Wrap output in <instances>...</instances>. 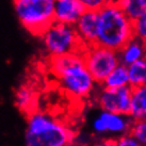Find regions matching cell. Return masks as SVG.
<instances>
[{
  "instance_id": "21",
  "label": "cell",
  "mask_w": 146,
  "mask_h": 146,
  "mask_svg": "<svg viewBox=\"0 0 146 146\" xmlns=\"http://www.w3.org/2000/svg\"><path fill=\"white\" fill-rule=\"evenodd\" d=\"M92 127H93V130L98 134H104L107 133V130H106V126L105 123L102 122V119L99 116L96 117L92 123Z\"/></svg>"
},
{
  "instance_id": "10",
  "label": "cell",
  "mask_w": 146,
  "mask_h": 146,
  "mask_svg": "<svg viewBox=\"0 0 146 146\" xmlns=\"http://www.w3.org/2000/svg\"><path fill=\"white\" fill-rule=\"evenodd\" d=\"M105 123L106 130L108 133L114 135H123L129 133L134 119L129 114H122L102 110L98 115Z\"/></svg>"
},
{
  "instance_id": "11",
  "label": "cell",
  "mask_w": 146,
  "mask_h": 146,
  "mask_svg": "<svg viewBox=\"0 0 146 146\" xmlns=\"http://www.w3.org/2000/svg\"><path fill=\"white\" fill-rule=\"evenodd\" d=\"M145 42L135 35L118 50L119 63L126 66H129L130 64L145 58Z\"/></svg>"
},
{
  "instance_id": "18",
  "label": "cell",
  "mask_w": 146,
  "mask_h": 146,
  "mask_svg": "<svg viewBox=\"0 0 146 146\" xmlns=\"http://www.w3.org/2000/svg\"><path fill=\"white\" fill-rule=\"evenodd\" d=\"M134 35L145 41L146 40V13L133 21Z\"/></svg>"
},
{
  "instance_id": "22",
  "label": "cell",
  "mask_w": 146,
  "mask_h": 146,
  "mask_svg": "<svg viewBox=\"0 0 146 146\" xmlns=\"http://www.w3.org/2000/svg\"><path fill=\"white\" fill-rule=\"evenodd\" d=\"M144 42H145V50H146V40ZM145 58H146V56H145Z\"/></svg>"
},
{
  "instance_id": "23",
  "label": "cell",
  "mask_w": 146,
  "mask_h": 146,
  "mask_svg": "<svg viewBox=\"0 0 146 146\" xmlns=\"http://www.w3.org/2000/svg\"><path fill=\"white\" fill-rule=\"evenodd\" d=\"M115 1H118V0H115Z\"/></svg>"
},
{
  "instance_id": "3",
  "label": "cell",
  "mask_w": 146,
  "mask_h": 146,
  "mask_svg": "<svg viewBox=\"0 0 146 146\" xmlns=\"http://www.w3.org/2000/svg\"><path fill=\"white\" fill-rule=\"evenodd\" d=\"M97 44L119 50L134 36L133 21L112 0L99 11Z\"/></svg>"
},
{
  "instance_id": "6",
  "label": "cell",
  "mask_w": 146,
  "mask_h": 146,
  "mask_svg": "<svg viewBox=\"0 0 146 146\" xmlns=\"http://www.w3.org/2000/svg\"><path fill=\"white\" fill-rule=\"evenodd\" d=\"M84 63L95 81L102 84L107 76L119 64L118 51L99 44L89 46L83 51Z\"/></svg>"
},
{
  "instance_id": "19",
  "label": "cell",
  "mask_w": 146,
  "mask_h": 146,
  "mask_svg": "<svg viewBox=\"0 0 146 146\" xmlns=\"http://www.w3.org/2000/svg\"><path fill=\"white\" fill-rule=\"evenodd\" d=\"M86 10L99 11L112 0H80Z\"/></svg>"
},
{
  "instance_id": "14",
  "label": "cell",
  "mask_w": 146,
  "mask_h": 146,
  "mask_svg": "<svg viewBox=\"0 0 146 146\" xmlns=\"http://www.w3.org/2000/svg\"><path fill=\"white\" fill-rule=\"evenodd\" d=\"M102 85L105 88L110 89H118L122 86L129 85V74H128V66L119 63L111 73L107 76Z\"/></svg>"
},
{
  "instance_id": "2",
  "label": "cell",
  "mask_w": 146,
  "mask_h": 146,
  "mask_svg": "<svg viewBox=\"0 0 146 146\" xmlns=\"http://www.w3.org/2000/svg\"><path fill=\"white\" fill-rule=\"evenodd\" d=\"M75 133L48 112L34 110L28 114L25 142L29 146H66Z\"/></svg>"
},
{
  "instance_id": "8",
  "label": "cell",
  "mask_w": 146,
  "mask_h": 146,
  "mask_svg": "<svg viewBox=\"0 0 146 146\" xmlns=\"http://www.w3.org/2000/svg\"><path fill=\"white\" fill-rule=\"evenodd\" d=\"M74 26L85 47L97 44L98 26H99L98 11L85 10Z\"/></svg>"
},
{
  "instance_id": "12",
  "label": "cell",
  "mask_w": 146,
  "mask_h": 146,
  "mask_svg": "<svg viewBox=\"0 0 146 146\" xmlns=\"http://www.w3.org/2000/svg\"><path fill=\"white\" fill-rule=\"evenodd\" d=\"M37 104V96L34 92L28 85H23L16 91L15 93V105L17 108L23 111L24 113L28 115L34 111Z\"/></svg>"
},
{
  "instance_id": "17",
  "label": "cell",
  "mask_w": 146,
  "mask_h": 146,
  "mask_svg": "<svg viewBox=\"0 0 146 146\" xmlns=\"http://www.w3.org/2000/svg\"><path fill=\"white\" fill-rule=\"evenodd\" d=\"M130 133L138 140L140 145H146V118L134 121Z\"/></svg>"
},
{
  "instance_id": "1",
  "label": "cell",
  "mask_w": 146,
  "mask_h": 146,
  "mask_svg": "<svg viewBox=\"0 0 146 146\" xmlns=\"http://www.w3.org/2000/svg\"><path fill=\"white\" fill-rule=\"evenodd\" d=\"M49 67L62 90L74 99L89 97L97 83L85 65L83 52L50 58Z\"/></svg>"
},
{
  "instance_id": "15",
  "label": "cell",
  "mask_w": 146,
  "mask_h": 146,
  "mask_svg": "<svg viewBox=\"0 0 146 146\" xmlns=\"http://www.w3.org/2000/svg\"><path fill=\"white\" fill-rule=\"evenodd\" d=\"M129 85L132 88L146 85V58L134 62L128 66Z\"/></svg>"
},
{
  "instance_id": "4",
  "label": "cell",
  "mask_w": 146,
  "mask_h": 146,
  "mask_svg": "<svg viewBox=\"0 0 146 146\" xmlns=\"http://www.w3.org/2000/svg\"><path fill=\"white\" fill-rule=\"evenodd\" d=\"M56 0H14V11L21 25L33 35L42 33L54 21Z\"/></svg>"
},
{
  "instance_id": "9",
  "label": "cell",
  "mask_w": 146,
  "mask_h": 146,
  "mask_svg": "<svg viewBox=\"0 0 146 146\" xmlns=\"http://www.w3.org/2000/svg\"><path fill=\"white\" fill-rule=\"evenodd\" d=\"M85 10L80 0H56L54 21L75 25Z\"/></svg>"
},
{
  "instance_id": "16",
  "label": "cell",
  "mask_w": 146,
  "mask_h": 146,
  "mask_svg": "<svg viewBox=\"0 0 146 146\" xmlns=\"http://www.w3.org/2000/svg\"><path fill=\"white\" fill-rule=\"evenodd\" d=\"M117 3L132 21L146 13V0H118Z\"/></svg>"
},
{
  "instance_id": "5",
  "label": "cell",
  "mask_w": 146,
  "mask_h": 146,
  "mask_svg": "<svg viewBox=\"0 0 146 146\" xmlns=\"http://www.w3.org/2000/svg\"><path fill=\"white\" fill-rule=\"evenodd\" d=\"M44 48L50 58L72 52H83L86 48L74 25L53 21L42 33Z\"/></svg>"
},
{
  "instance_id": "13",
  "label": "cell",
  "mask_w": 146,
  "mask_h": 146,
  "mask_svg": "<svg viewBox=\"0 0 146 146\" xmlns=\"http://www.w3.org/2000/svg\"><path fill=\"white\" fill-rule=\"evenodd\" d=\"M129 115L134 121L146 118V85L132 88Z\"/></svg>"
},
{
  "instance_id": "20",
  "label": "cell",
  "mask_w": 146,
  "mask_h": 146,
  "mask_svg": "<svg viewBox=\"0 0 146 146\" xmlns=\"http://www.w3.org/2000/svg\"><path fill=\"white\" fill-rule=\"evenodd\" d=\"M116 145L117 146H139L140 143H139L138 140L129 132V133L121 135L119 139L116 141Z\"/></svg>"
},
{
  "instance_id": "7",
  "label": "cell",
  "mask_w": 146,
  "mask_h": 146,
  "mask_svg": "<svg viewBox=\"0 0 146 146\" xmlns=\"http://www.w3.org/2000/svg\"><path fill=\"white\" fill-rule=\"evenodd\" d=\"M131 85H126L118 89H110L104 86V89L98 94L97 104L99 108L105 111L129 114L131 109Z\"/></svg>"
}]
</instances>
